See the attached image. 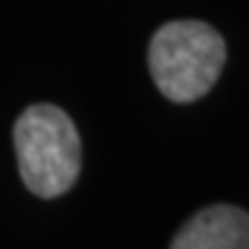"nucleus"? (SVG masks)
I'll return each instance as SVG.
<instances>
[{"mask_svg": "<svg viewBox=\"0 0 249 249\" xmlns=\"http://www.w3.org/2000/svg\"><path fill=\"white\" fill-rule=\"evenodd\" d=\"M18 171L38 198L66 194L82 173V138L64 109L33 105L13 127Z\"/></svg>", "mask_w": 249, "mask_h": 249, "instance_id": "nucleus-1", "label": "nucleus"}, {"mask_svg": "<svg viewBox=\"0 0 249 249\" xmlns=\"http://www.w3.org/2000/svg\"><path fill=\"white\" fill-rule=\"evenodd\" d=\"M226 43L201 20H173L153 36L148 64L158 92L171 102H196L219 82Z\"/></svg>", "mask_w": 249, "mask_h": 249, "instance_id": "nucleus-2", "label": "nucleus"}, {"mask_svg": "<svg viewBox=\"0 0 249 249\" xmlns=\"http://www.w3.org/2000/svg\"><path fill=\"white\" fill-rule=\"evenodd\" d=\"M171 249H249V213L231 203H213L191 216Z\"/></svg>", "mask_w": 249, "mask_h": 249, "instance_id": "nucleus-3", "label": "nucleus"}]
</instances>
